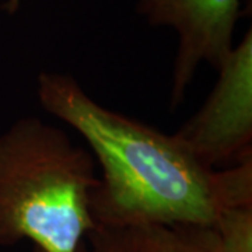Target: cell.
<instances>
[{"label": "cell", "mask_w": 252, "mask_h": 252, "mask_svg": "<svg viewBox=\"0 0 252 252\" xmlns=\"http://www.w3.org/2000/svg\"><path fill=\"white\" fill-rule=\"evenodd\" d=\"M36 95L101 165L90 196L95 224L213 227L220 210L238 205L243 182L231 167L207 168L175 133L101 105L70 74L42 72Z\"/></svg>", "instance_id": "cell-1"}, {"label": "cell", "mask_w": 252, "mask_h": 252, "mask_svg": "<svg viewBox=\"0 0 252 252\" xmlns=\"http://www.w3.org/2000/svg\"><path fill=\"white\" fill-rule=\"evenodd\" d=\"M95 158L66 130L38 117L0 133V247L21 240L44 252H77L95 223Z\"/></svg>", "instance_id": "cell-2"}, {"label": "cell", "mask_w": 252, "mask_h": 252, "mask_svg": "<svg viewBox=\"0 0 252 252\" xmlns=\"http://www.w3.org/2000/svg\"><path fill=\"white\" fill-rule=\"evenodd\" d=\"M206 101L175 136L207 168L252 158V32L234 45Z\"/></svg>", "instance_id": "cell-3"}, {"label": "cell", "mask_w": 252, "mask_h": 252, "mask_svg": "<svg viewBox=\"0 0 252 252\" xmlns=\"http://www.w3.org/2000/svg\"><path fill=\"white\" fill-rule=\"evenodd\" d=\"M136 13L177 34L170 102L180 107L202 63L219 70L234 48L240 0H137Z\"/></svg>", "instance_id": "cell-4"}, {"label": "cell", "mask_w": 252, "mask_h": 252, "mask_svg": "<svg viewBox=\"0 0 252 252\" xmlns=\"http://www.w3.org/2000/svg\"><path fill=\"white\" fill-rule=\"evenodd\" d=\"M77 252H221V247L213 227L95 224Z\"/></svg>", "instance_id": "cell-5"}, {"label": "cell", "mask_w": 252, "mask_h": 252, "mask_svg": "<svg viewBox=\"0 0 252 252\" xmlns=\"http://www.w3.org/2000/svg\"><path fill=\"white\" fill-rule=\"evenodd\" d=\"M213 228L221 252H252V206L220 210Z\"/></svg>", "instance_id": "cell-6"}, {"label": "cell", "mask_w": 252, "mask_h": 252, "mask_svg": "<svg viewBox=\"0 0 252 252\" xmlns=\"http://www.w3.org/2000/svg\"><path fill=\"white\" fill-rule=\"evenodd\" d=\"M20 1H21V0H6L4 7H6V10H7L9 13H14V11L18 9V6H20Z\"/></svg>", "instance_id": "cell-7"}, {"label": "cell", "mask_w": 252, "mask_h": 252, "mask_svg": "<svg viewBox=\"0 0 252 252\" xmlns=\"http://www.w3.org/2000/svg\"><path fill=\"white\" fill-rule=\"evenodd\" d=\"M32 252H44V251H41L39 248H36V247H35V248H34V251H32Z\"/></svg>", "instance_id": "cell-8"}]
</instances>
